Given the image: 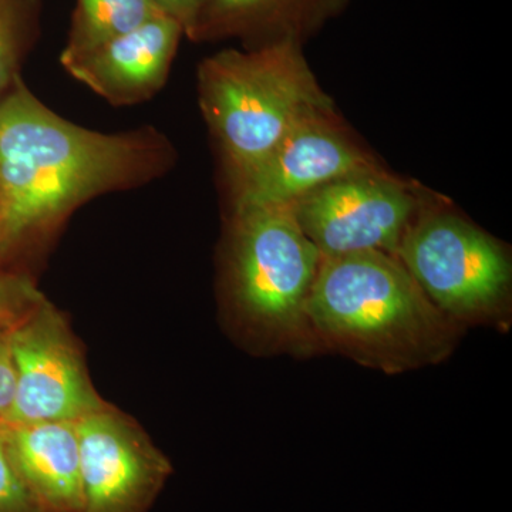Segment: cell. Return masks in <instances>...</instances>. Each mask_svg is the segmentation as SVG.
<instances>
[{
    "mask_svg": "<svg viewBox=\"0 0 512 512\" xmlns=\"http://www.w3.org/2000/svg\"><path fill=\"white\" fill-rule=\"evenodd\" d=\"M167 160L160 134L77 126L16 84L0 100V258L97 195L150 181Z\"/></svg>",
    "mask_w": 512,
    "mask_h": 512,
    "instance_id": "1",
    "label": "cell"
},
{
    "mask_svg": "<svg viewBox=\"0 0 512 512\" xmlns=\"http://www.w3.org/2000/svg\"><path fill=\"white\" fill-rule=\"evenodd\" d=\"M306 315L323 339L386 372L437 362L450 349L448 318L386 252L322 258Z\"/></svg>",
    "mask_w": 512,
    "mask_h": 512,
    "instance_id": "2",
    "label": "cell"
},
{
    "mask_svg": "<svg viewBox=\"0 0 512 512\" xmlns=\"http://www.w3.org/2000/svg\"><path fill=\"white\" fill-rule=\"evenodd\" d=\"M200 100L239 180L296 124L328 114L330 106L292 36L208 57L200 67Z\"/></svg>",
    "mask_w": 512,
    "mask_h": 512,
    "instance_id": "3",
    "label": "cell"
},
{
    "mask_svg": "<svg viewBox=\"0 0 512 512\" xmlns=\"http://www.w3.org/2000/svg\"><path fill=\"white\" fill-rule=\"evenodd\" d=\"M322 255L292 205L237 208L229 295L238 322L268 340H301Z\"/></svg>",
    "mask_w": 512,
    "mask_h": 512,
    "instance_id": "4",
    "label": "cell"
},
{
    "mask_svg": "<svg viewBox=\"0 0 512 512\" xmlns=\"http://www.w3.org/2000/svg\"><path fill=\"white\" fill-rule=\"evenodd\" d=\"M396 252L421 291L444 315L487 319L507 301L510 259L493 238L460 218H424L407 228Z\"/></svg>",
    "mask_w": 512,
    "mask_h": 512,
    "instance_id": "5",
    "label": "cell"
},
{
    "mask_svg": "<svg viewBox=\"0 0 512 512\" xmlns=\"http://www.w3.org/2000/svg\"><path fill=\"white\" fill-rule=\"evenodd\" d=\"M16 392L0 423L77 421L106 407L90 379L79 340L46 298L9 330Z\"/></svg>",
    "mask_w": 512,
    "mask_h": 512,
    "instance_id": "6",
    "label": "cell"
},
{
    "mask_svg": "<svg viewBox=\"0 0 512 512\" xmlns=\"http://www.w3.org/2000/svg\"><path fill=\"white\" fill-rule=\"evenodd\" d=\"M292 208L322 258H333L396 252L412 220L414 200L396 181L370 171L322 185Z\"/></svg>",
    "mask_w": 512,
    "mask_h": 512,
    "instance_id": "7",
    "label": "cell"
},
{
    "mask_svg": "<svg viewBox=\"0 0 512 512\" xmlns=\"http://www.w3.org/2000/svg\"><path fill=\"white\" fill-rule=\"evenodd\" d=\"M82 512H147L173 474L170 460L134 421L107 404L76 421Z\"/></svg>",
    "mask_w": 512,
    "mask_h": 512,
    "instance_id": "8",
    "label": "cell"
},
{
    "mask_svg": "<svg viewBox=\"0 0 512 512\" xmlns=\"http://www.w3.org/2000/svg\"><path fill=\"white\" fill-rule=\"evenodd\" d=\"M370 171L367 158L319 114L296 124L239 180L237 208L293 205L322 185Z\"/></svg>",
    "mask_w": 512,
    "mask_h": 512,
    "instance_id": "9",
    "label": "cell"
},
{
    "mask_svg": "<svg viewBox=\"0 0 512 512\" xmlns=\"http://www.w3.org/2000/svg\"><path fill=\"white\" fill-rule=\"evenodd\" d=\"M183 33L177 20L157 16L63 66L111 103H137L163 86Z\"/></svg>",
    "mask_w": 512,
    "mask_h": 512,
    "instance_id": "10",
    "label": "cell"
},
{
    "mask_svg": "<svg viewBox=\"0 0 512 512\" xmlns=\"http://www.w3.org/2000/svg\"><path fill=\"white\" fill-rule=\"evenodd\" d=\"M10 456L39 512H82L76 421L6 424Z\"/></svg>",
    "mask_w": 512,
    "mask_h": 512,
    "instance_id": "11",
    "label": "cell"
},
{
    "mask_svg": "<svg viewBox=\"0 0 512 512\" xmlns=\"http://www.w3.org/2000/svg\"><path fill=\"white\" fill-rule=\"evenodd\" d=\"M325 0H207L192 36L222 35L276 25L282 37L299 39L302 25L323 8Z\"/></svg>",
    "mask_w": 512,
    "mask_h": 512,
    "instance_id": "12",
    "label": "cell"
},
{
    "mask_svg": "<svg viewBox=\"0 0 512 512\" xmlns=\"http://www.w3.org/2000/svg\"><path fill=\"white\" fill-rule=\"evenodd\" d=\"M164 15L153 0H77L62 64L89 55L97 47Z\"/></svg>",
    "mask_w": 512,
    "mask_h": 512,
    "instance_id": "13",
    "label": "cell"
},
{
    "mask_svg": "<svg viewBox=\"0 0 512 512\" xmlns=\"http://www.w3.org/2000/svg\"><path fill=\"white\" fill-rule=\"evenodd\" d=\"M35 0H0V93L15 74Z\"/></svg>",
    "mask_w": 512,
    "mask_h": 512,
    "instance_id": "14",
    "label": "cell"
},
{
    "mask_svg": "<svg viewBox=\"0 0 512 512\" xmlns=\"http://www.w3.org/2000/svg\"><path fill=\"white\" fill-rule=\"evenodd\" d=\"M43 298L28 276L0 269V330L13 328Z\"/></svg>",
    "mask_w": 512,
    "mask_h": 512,
    "instance_id": "15",
    "label": "cell"
},
{
    "mask_svg": "<svg viewBox=\"0 0 512 512\" xmlns=\"http://www.w3.org/2000/svg\"><path fill=\"white\" fill-rule=\"evenodd\" d=\"M0 512H39L10 456L3 423H0Z\"/></svg>",
    "mask_w": 512,
    "mask_h": 512,
    "instance_id": "16",
    "label": "cell"
},
{
    "mask_svg": "<svg viewBox=\"0 0 512 512\" xmlns=\"http://www.w3.org/2000/svg\"><path fill=\"white\" fill-rule=\"evenodd\" d=\"M9 330H0V421L8 416L16 392V369Z\"/></svg>",
    "mask_w": 512,
    "mask_h": 512,
    "instance_id": "17",
    "label": "cell"
},
{
    "mask_svg": "<svg viewBox=\"0 0 512 512\" xmlns=\"http://www.w3.org/2000/svg\"><path fill=\"white\" fill-rule=\"evenodd\" d=\"M164 15L177 20L184 32L192 36L207 0H153Z\"/></svg>",
    "mask_w": 512,
    "mask_h": 512,
    "instance_id": "18",
    "label": "cell"
}]
</instances>
